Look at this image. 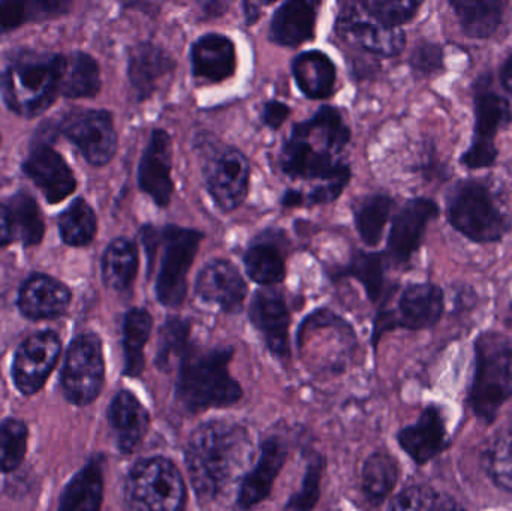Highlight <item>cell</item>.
Returning <instances> with one entry per match:
<instances>
[{
	"label": "cell",
	"instance_id": "6da1fadb",
	"mask_svg": "<svg viewBox=\"0 0 512 511\" xmlns=\"http://www.w3.org/2000/svg\"><path fill=\"white\" fill-rule=\"evenodd\" d=\"M351 143V129L342 113L322 105L310 119L295 123L280 150V168L291 179L348 183L351 165L343 152Z\"/></svg>",
	"mask_w": 512,
	"mask_h": 511
},
{
	"label": "cell",
	"instance_id": "7a4b0ae2",
	"mask_svg": "<svg viewBox=\"0 0 512 511\" xmlns=\"http://www.w3.org/2000/svg\"><path fill=\"white\" fill-rule=\"evenodd\" d=\"M254 441L245 426L212 420L195 429L185 461L192 488L201 501H212L249 473Z\"/></svg>",
	"mask_w": 512,
	"mask_h": 511
},
{
	"label": "cell",
	"instance_id": "3957f363",
	"mask_svg": "<svg viewBox=\"0 0 512 511\" xmlns=\"http://www.w3.org/2000/svg\"><path fill=\"white\" fill-rule=\"evenodd\" d=\"M233 357V347L191 345L179 365L177 404L191 414L237 404L242 399L243 390L230 374Z\"/></svg>",
	"mask_w": 512,
	"mask_h": 511
},
{
	"label": "cell",
	"instance_id": "277c9868",
	"mask_svg": "<svg viewBox=\"0 0 512 511\" xmlns=\"http://www.w3.org/2000/svg\"><path fill=\"white\" fill-rule=\"evenodd\" d=\"M447 219L454 230L475 243H498L511 231L492 188L480 179H462L447 194Z\"/></svg>",
	"mask_w": 512,
	"mask_h": 511
},
{
	"label": "cell",
	"instance_id": "5b68a950",
	"mask_svg": "<svg viewBox=\"0 0 512 511\" xmlns=\"http://www.w3.org/2000/svg\"><path fill=\"white\" fill-rule=\"evenodd\" d=\"M62 56L51 53L18 54L3 72L2 92L15 113L35 117L44 113L59 93Z\"/></svg>",
	"mask_w": 512,
	"mask_h": 511
},
{
	"label": "cell",
	"instance_id": "8992f818",
	"mask_svg": "<svg viewBox=\"0 0 512 511\" xmlns=\"http://www.w3.org/2000/svg\"><path fill=\"white\" fill-rule=\"evenodd\" d=\"M511 396V339L504 333H481L475 341V375L469 404L478 419L492 423Z\"/></svg>",
	"mask_w": 512,
	"mask_h": 511
},
{
	"label": "cell",
	"instance_id": "52a82bcc",
	"mask_svg": "<svg viewBox=\"0 0 512 511\" xmlns=\"http://www.w3.org/2000/svg\"><path fill=\"white\" fill-rule=\"evenodd\" d=\"M194 147L207 192L218 209L227 213L239 209L251 185V164L245 153L207 132L195 137Z\"/></svg>",
	"mask_w": 512,
	"mask_h": 511
},
{
	"label": "cell",
	"instance_id": "ba28073f",
	"mask_svg": "<svg viewBox=\"0 0 512 511\" xmlns=\"http://www.w3.org/2000/svg\"><path fill=\"white\" fill-rule=\"evenodd\" d=\"M125 500L132 511H185V480L164 456L141 459L126 477Z\"/></svg>",
	"mask_w": 512,
	"mask_h": 511
},
{
	"label": "cell",
	"instance_id": "9c48e42d",
	"mask_svg": "<svg viewBox=\"0 0 512 511\" xmlns=\"http://www.w3.org/2000/svg\"><path fill=\"white\" fill-rule=\"evenodd\" d=\"M204 233L195 228L167 225L161 228L158 254L161 252L155 294L168 309L180 308L188 294V275L204 240ZM158 257V255H156Z\"/></svg>",
	"mask_w": 512,
	"mask_h": 511
},
{
	"label": "cell",
	"instance_id": "30bf717a",
	"mask_svg": "<svg viewBox=\"0 0 512 511\" xmlns=\"http://www.w3.org/2000/svg\"><path fill=\"white\" fill-rule=\"evenodd\" d=\"M489 75L480 78L475 86L474 137L471 146L460 156V164L468 170L492 168L498 161L499 150L496 137L502 129L512 123V108L505 96L498 95L490 89Z\"/></svg>",
	"mask_w": 512,
	"mask_h": 511
},
{
	"label": "cell",
	"instance_id": "8fae6325",
	"mask_svg": "<svg viewBox=\"0 0 512 511\" xmlns=\"http://www.w3.org/2000/svg\"><path fill=\"white\" fill-rule=\"evenodd\" d=\"M105 362L102 342L95 333L72 341L62 369V390L71 404H92L104 389Z\"/></svg>",
	"mask_w": 512,
	"mask_h": 511
},
{
	"label": "cell",
	"instance_id": "7c38bea8",
	"mask_svg": "<svg viewBox=\"0 0 512 511\" xmlns=\"http://www.w3.org/2000/svg\"><path fill=\"white\" fill-rule=\"evenodd\" d=\"M444 291L432 282L411 284L403 290L397 311H381L375 320L373 344L378 345L385 332L403 327L409 330H423L435 326L444 314Z\"/></svg>",
	"mask_w": 512,
	"mask_h": 511
},
{
	"label": "cell",
	"instance_id": "4fadbf2b",
	"mask_svg": "<svg viewBox=\"0 0 512 511\" xmlns=\"http://www.w3.org/2000/svg\"><path fill=\"white\" fill-rule=\"evenodd\" d=\"M62 131L95 167H104L116 156L119 140L108 111H74L66 117Z\"/></svg>",
	"mask_w": 512,
	"mask_h": 511
},
{
	"label": "cell",
	"instance_id": "5bb4252c",
	"mask_svg": "<svg viewBox=\"0 0 512 511\" xmlns=\"http://www.w3.org/2000/svg\"><path fill=\"white\" fill-rule=\"evenodd\" d=\"M336 32L343 39L376 56L396 57L405 50L406 33L403 29H388L376 23L363 11L360 3H340Z\"/></svg>",
	"mask_w": 512,
	"mask_h": 511
},
{
	"label": "cell",
	"instance_id": "9a60e30c",
	"mask_svg": "<svg viewBox=\"0 0 512 511\" xmlns=\"http://www.w3.org/2000/svg\"><path fill=\"white\" fill-rule=\"evenodd\" d=\"M62 344L54 332H41L27 338L15 353L12 380L18 392L30 396L47 383L56 366Z\"/></svg>",
	"mask_w": 512,
	"mask_h": 511
},
{
	"label": "cell",
	"instance_id": "2e32d148",
	"mask_svg": "<svg viewBox=\"0 0 512 511\" xmlns=\"http://www.w3.org/2000/svg\"><path fill=\"white\" fill-rule=\"evenodd\" d=\"M439 206L430 198L417 197L406 201L394 216L388 234L387 255L396 264H408L423 243L427 225L439 216Z\"/></svg>",
	"mask_w": 512,
	"mask_h": 511
},
{
	"label": "cell",
	"instance_id": "e0dca14e",
	"mask_svg": "<svg viewBox=\"0 0 512 511\" xmlns=\"http://www.w3.org/2000/svg\"><path fill=\"white\" fill-rule=\"evenodd\" d=\"M173 143L165 129H153L138 165V185L156 206L168 207L173 198Z\"/></svg>",
	"mask_w": 512,
	"mask_h": 511
},
{
	"label": "cell",
	"instance_id": "ac0fdd59",
	"mask_svg": "<svg viewBox=\"0 0 512 511\" xmlns=\"http://www.w3.org/2000/svg\"><path fill=\"white\" fill-rule=\"evenodd\" d=\"M195 294L227 314H240L248 296V284L231 261L216 258L198 273Z\"/></svg>",
	"mask_w": 512,
	"mask_h": 511
},
{
	"label": "cell",
	"instance_id": "d6986e66",
	"mask_svg": "<svg viewBox=\"0 0 512 511\" xmlns=\"http://www.w3.org/2000/svg\"><path fill=\"white\" fill-rule=\"evenodd\" d=\"M249 317L252 324L264 339L265 345L277 359H288L289 326H291V311L285 297L273 288H262L252 297Z\"/></svg>",
	"mask_w": 512,
	"mask_h": 511
},
{
	"label": "cell",
	"instance_id": "ffe728a7",
	"mask_svg": "<svg viewBox=\"0 0 512 511\" xmlns=\"http://www.w3.org/2000/svg\"><path fill=\"white\" fill-rule=\"evenodd\" d=\"M288 458V447L279 437L267 438L262 443L258 462L245 477L237 495V506L249 510L270 497L274 482Z\"/></svg>",
	"mask_w": 512,
	"mask_h": 511
},
{
	"label": "cell",
	"instance_id": "44dd1931",
	"mask_svg": "<svg viewBox=\"0 0 512 511\" xmlns=\"http://www.w3.org/2000/svg\"><path fill=\"white\" fill-rule=\"evenodd\" d=\"M24 171L51 204L60 203L75 191L74 173L65 159L48 146H38L29 153Z\"/></svg>",
	"mask_w": 512,
	"mask_h": 511
},
{
	"label": "cell",
	"instance_id": "7402d4cb",
	"mask_svg": "<svg viewBox=\"0 0 512 511\" xmlns=\"http://www.w3.org/2000/svg\"><path fill=\"white\" fill-rule=\"evenodd\" d=\"M192 74L204 83H222L236 74V44L222 33H206L192 44Z\"/></svg>",
	"mask_w": 512,
	"mask_h": 511
},
{
	"label": "cell",
	"instance_id": "603a6c76",
	"mask_svg": "<svg viewBox=\"0 0 512 511\" xmlns=\"http://www.w3.org/2000/svg\"><path fill=\"white\" fill-rule=\"evenodd\" d=\"M176 60L170 51L152 41L132 48L128 60V78L138 101H146L158 90L162 78L174 72Z\"/></svg>",
	"mask_w": 512,
	"mask_h": 511
},
{
	"label": "cell",
	"instance_id": "cb8c5ba5",
	"mask_svg": "<svg viewBox=\"0 0 512 511\" xmlns=\"http://www.w3.org/2000/svg\"><path fill=\"white\" fill-rule=\"evenodd\" d=\"M403 452L418 465L427 464L444 452L448 444L447 428L441 411L427 407L414 425L406 426L397 434Z\"/></svg>",
	"mask_w": 512,
	"mask_h": 511
},
{
	"label": "cell",
	"instance_id": "d4e9b609",
	"mask_svg": "<svg viewBox=\"0 0 512 511\" xmlns=\"http://www.w3.org/2000/svg\"><path fill=\"white\" fill-rule=\"evenodd\" d=\"M108 422L116 437L120 452H135L146 438L150 428V414L140 399L128 390L114 396L108 408Z\"/></svg>",
	"mask_w": 512,
	"mask_h": 511
},
{
	"label": "cell",
	"instance_id": "484cf974",
	"mask_svg": "<svg viewBox=\"0 0 512 511\" xmlns=\"http://www.w3.org/2000/svg\"><path fill=\"white\" fill-rule=\"evenodd\" d=\"M315 2L289 0L274 11L268 29V39L280 47H298L315 38Z\"/></svg>",
	"mask_w": 512,
	"mask_h": 511
},
{
	"label": "cell",
	"instance_id": "4316f807",
	"mask_svg": "<svg viewBox=\"0 0 512 511\" xmlns=\"http://www.w3.org/2000/svg\"><path fill=\"white\" fill-rule=\"evenodd\" d=\"M71 293L62 282L50 276L35 275L23 285L20 293L21 312L30 320H51L68 309Z\"/></svg>",
	"mask_w": 512,
	"mask_h": 511
},
{
	"label": "cell",
	"instance_id": "83f0119b",
	"mask_svg": "<svg viewBox=\"0 0 512 511\" xmlns=\"http://www.w3.org/2000/svg\"><path fill=\"white\" fill-rule=\"evenodd\" d=\"M298 90L309 99H327L336 90L337 69L330 56L321 50L303 51L291 63Z\"/></svg>",
	"mask_w": 512,
	"mask_h": 511
},
{
	"label": "cell",
	"instance_id": "f1b7e54d",
	"mask_svg": "<svg viewBox=\"0 0 512 511\" xmlns=\"http://www.w3.org/2000/svg\"><path fill=\"white\" fill-rule=\"evenodd\" d=\"M104 500V459H90L63 489L59 511H101Z\"/></svg>",
	"mask_w": 512,
	"mask_h": 511
},
{
	"label": "cell",
	"instance_id": "f546056e",
	"mask_svg": "<svg viewBox=\"0 0 512 511\" xmlns=\"http://www.w3.org/2000/svg\"><path fill=\"white\" fill-rule=\"evenodd\" d=\"M101 89L98 62L83 51L62 56L59 92L65 98H92Z\"/></svg>",
	"mask_w": 512,
	"mask_h": 511
},
{
	"label": "cell",
	"instance_id": "4dcf8cb0",
	"mask_svg": "<svg viewBox=\"0 0 512 511\" xmlns=\"http://www.w3.org/2000/svg\"><path fill=\"white\" fill-rule=\"evenodd\" d=\"M450 6L468 38L489 39L501 27L507 3L498 0H456L450 2Z\"/></svg>",
	"mask_w": 512,
	"mask_h": 511
},
{
	"label": "cell",
	"instance_id": "1f68e13d",
	"mask_svg": "<svg viewBox=\"0 0 512 511\" xmlns=\"http://www.w3.org/2000/svg\"><path fill=\"white\" fill-rule=\"evenodd\" d=\"M153 330V317L143 308H132L123 318V353L125 369L123 374L138 378L144 371L146 357L144 348L149 342Z\"/></svg>",
	"mask_w": 512,
	"mask_h": 511
},
{
	"label": "cell",
	"instance_id": "d6a6232c",
	"mask_svg": "<svg viewBox=\"0 0 512 511\" xmlns=\"http://www.w3.org/2000/svg\"><path fill=\"white\" fill-rule=\"evenodd\" d=\"M138 273V248L131 239L119 237L105 249L102 278L111 290L125 293L134 284Z\"/></svg>",
	"mask_w": 512,
	"mask_h": 511
},
{
	"label": "cell",
	"instance_id": "836d02e7",
	"mask_svg": "<svg viewBox=\"0 0 512 511\" xmlns=\"http://www.w3.org/2000/svg\"><path fill=\"white\" fill-rule=\"evenodd\" d=\"M399 480V464L387 453H373L366 459L361 473V489L370 506L381 507Z\"/></svg>",
	"mask_w": 512,
	"mask_h": 511
},
{
	"label": "cell",
	"instance_id": "e575fe53",
	"mask_svg": "<svg viewBox=\"0 0 512 511\" xmlns=\"http://www.w3.org/2000/svg\"><path fill=\"white\" fill-rule=\"evenodd\" d=\"M393 209V198L385 194L367 195L357 203L354 207V222L364 245L375 248L381 243Z\"/></svg>",
	"mask_w": 512,
	"mask_h": 511
},
{
	"label": "cell",
	"instance_id": "d590c367",
	"mask_svg": "<svg viewBox=\"0 0 512 511\" xmlns=\"http://www.w3.org/2000/svg\"><path fill=\"white\" fill-rule=\"evenodd\" d=\"M246 275L261 287L268 288L285 281V258L279 246L258 239L243 257Z\"/></svg>",
	"mask_w": 512,
	"mask_h": 511
},
{
	"label": "cell",
	"instance_id": "8d00e7d4",
	"mask_svg": "<svg viewBox=\"0 0 512 511\" xmlns=\"http://www.w3.org/2000/svg\"><path fill=\"white\" fill-rule=\"evenodd\" d=\"M191 345V323L185 318L168 317L159 330L156 368L170 372L174 365H180Z\"/></svg>",
	"mask_w": 512,
	"mask_h": 511
},
{
	"label": "cell",
	"instance_id": "74e56055",
	"mask_svg": "<svg viewBox=\"0 0 512 511\" xmlns=\"http://www.w3.org/2000/svg\"><path fill=\"white\" fill-rule=\"evenodd\" d=\"M385 269H387V255L382 252L358 251L352 257L351 263L340 270L339 275L357 279L370 302L378 303L385 290Z\"/></svg>",
	"mask_w": 512,
	"mask_h": 511
},
{
	"label": "cell",
	"instance_id": "f35d334b",
	"mask_svg": "<svg viewBox=\"0 0 512 511\" xmlns=\"http://www.w3.org/2000/svg\"><path fill=\"white\" fill-rule=\"evenodd\" d=\"M9 210L14 222L15 236L27 246L41 242L45 231L44 218L32 195L27 192H18L12 198Z\"/></svg>",
	"mask_w": 512,
	"mask_h": 511
},
{
	"label": "cell",
	"instance_id": "ab89813d",
	"mask_svg": "<svg viewBox=\"0 0 512 511\" xmlns=\"http://www.w3.org/2000/svg\"><path fill=\"white\" fill-rule=\"evenodd\" d=\"M60 234L69 246H86L98 230L95 212L84 200H77L59 219Z\"/></svg>",
	"mask_w": 512,
	"mask_h": 511
},
{
	"label": "cell",
	"instance_id": "60d3db41",
	"mask_svg": "<svg viewBox=\"0 0 512 511\" xmlns=\"http://www.w3.org/2000/svg\"><path fill=\"white\" fill-rule=\"evenodd\" d=\"M27 426L17 419H6L0 423V471L12 473L20 467L26 456Z\"/></svg>",
	"mask_w": 512,
	"mask_h": 511
},
{
	"label": "cell",
	"instance_id": "b9f144b4",
	"mask_svg": "<svg viewBox=\"0 0 512 511\" xmlns=\"http://www.w3.org/2000/svg\"><path fill=\"white\" fill-rule=\"evenodd\" d=\"M66 8L62 2H0V33L9 32L27 20H45Z\"/></svg>",
	"mask_w": 512,
	"mask_h": 511
},
{
	"label": "cell",
	"instance_id": "7bdbcfd3",
	"mask_svg": "<svg viewBox=\"0 0 512 511\" xmlns=\"http://www.w3.org/2000/svg\"><path fill=\"white\" fill-rule=\"evenodd\" d=\"M421 2L412 0H366L360 2L363 11L376 23L382 24L388 29H402L403 24L409 23L417 17Z\"/></svg>",
	"mask_w": 512,
	"mask_h": 511
},
{
	"label": "cell",
	"instance_id": "ee69618b",
	"mask_svg": "<svg viewBox=\"0 0 512 511\" xmlns=\"http://www.w3.org/2000/svg\"><path fill=\"white\" fill-rule=\"evenodd\" d=\"M487 467L496 485L512 492V420L493 440L487 453Z\"/></svg>",
	"mask_w": 512,
	"mask_h": 511
},
{
	"label": "cell",
	"instance_id": "f6af8a7d",
	"mask_svg": "<svg viewBox=\"0 0 512 511\" xmlns=\"http://www.w3.org/2000/svg\"><path fill=\"white\" fill-rule=\"evenodd\" d=\"M324 471V456L315 453V455H312V458L307 461L300 491L289 498L285 511H312L315 509L319 497H321V485Z\"/></svg>",
	"mask_w": 512,
	"mask_h": 511
},
{
	"label": "cell",
	"instance_id": "bcb514c9",
	"mask_svg": "<svg viewBox=\"0 0 512 511\" xmlns=\"http://www.w3.org/2000/svg\"><path fill=\"white\" fill-rule=\"evenodd\" d=\"M409 66L418 77H433L445 69L444 47L436 42L423 41L415 45L409 56Z\"/></svg>",
	"mask_w": 512,
	"mask_h": 511
},
{
	"label": "cell",
	"instance_id": "7dc6e473",
	"mask_svg": "<svg viewBox=\"0 0 512 511\" xmlns=\"http://www.w3.org/2000/svg\"><path fill=\"white\" fill-rule=\"evenodd\" d=\"M436 501L438 497L430 486H409L394 498L390 511H432Z\"/></svg>",
	"mask_w": 512,
	"mask_h": 511
},
{
	"label": "cell",
	"instance_id": "c3c4849f",
	"mask_svg": "<svg viewBox=\"0 0 512 511\" xmlns=\"http://www.w3.org/2000/svg\"><path fill=\"white\" fill-rule=\"evenodd\" d=\"M346 186H348V183H322V185L312 189L309 194H304V206H319V204L333 203L343 194Z\"/></svg>",
	"mask_w": 512,
	"mask_h": 511
},
{
	"label": "cell",
	"instance_id": "681fc988",
	"mask_svg": "<svg viewBox=\"0 0 512 511\" xmlns=\"http://www.w3.org/2000/svg\"><path fill=\"white\" fill-rule=\"evenodd\" d=\"M289 116H291V107L285 102L271 99V101L265 102L264 107H262V123L271 131H279Z\"/></svg>",
	"mask_w": 512,
	"mask_h": 511
},
{
	"label": "cell",
	"instance_id": "f907efd6",
	"mask_svg": "<svg viewBox=\"0 0 512 511\" xmlns=\"http://www.w3.org/2000/svg\"><path fill=\"white\" fill-rule=\"evenodd\" d=\"M14 236V222H12L11 210H9V207L0 204V248L8 245Z\"/></svg>",
	"mask_w": 512,
	"mask_h": 511
},
{
	"label": "cell",
	"instance_id": "816d5d0a",
	"mask_svg": "<svg viewBox=\"0 0 512 511\" xmlns=\"http://www.w3.org/2000/svg\"><path fill=\"white\" fill-rule=\"evenodd\" d=\"M280 204L286 209H294V207H304V192L288 189L280 198Z\"/></svg>",
	"mask_w": 512,
	"mask_h": 511
},
{
	"label": "cell",
	"instance_id": "f5cc1de1",
	"mask_svg": "<svg viewBox=\"0 0 512 511\" xmlns=\"http://www.w3.org/2000/svg\"><path fill=\"white\" fill-rule=\"evenodd\" d=\"M265 5V3H252L245 2L243 3V14H245L246 23L248 26H254L256 21L261 18V6Z\"/></svg>",
	"mask_w": 512,
	"mask_h": 511
},
{
	"label": "cell",
	"instance_id": "db71d44e",
	"mask_svg": "<svg viewBox=\"0 0 512 511\" xmlns=\"http://www.w3.org/2000/svg\"><path fill=\"white\" fill-rule=\"evenodd\" d=\"M501 81L505 92L512 98V51L510 56L507 57V60H505L504 65H502Z\"/></svg>",
	"mask_w": 512,
	"mask_h": 511
},
{
	"label": "cell",
	"instance_id": "11a10c76",
	"mask_svg": "<svg viewBox=\"0 0 512 511\" xmlns=\"http://www.w3.org/2000/svg\"><path fill=\"white\" fill-rule=\"evenodd\" d=\"M432 511H465L459 504L454 503L453 500H439L436 501L435 507Z\"/></svg>",
	"mask_w": 512,
	"mask_h": 511
}]
</instances>
